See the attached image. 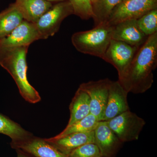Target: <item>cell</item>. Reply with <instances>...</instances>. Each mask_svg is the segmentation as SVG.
<instances>
[{"instance_id":"23","label":"cell","mask_w":157,"mask_h":157,"mask_svg":"<svg viewBox=\"0 0 157 157\" xmlns=\"http://www.w3.org/2000/svg\"><path fill=\"white\" fill-rule=\"evenodd\" d=\"M68 157H102L95 144L88 143L79 147L70 154Z\"/></svg>"},{"instance_id":"28","label":"cell","mask_w":157,"mask_h":157,"mask_svg":"<svg viewBox=\"0 0 157 157\" xmlns=\"http://www.w3.org/2000/svg\"><path fill=\"white\" fill-rule=\"evenodd\" d=\"M91 1H92V0H91Z\"/></svg>"},{"instance_id":"24","label":"cell","mask_w":157,"mask_h":157,"mask_svg":"<svg viewBox=\"0 0 157 157\" xmlns=\"http://www.w3.org/2000/svg\"><path fill=\"white\" fill-rule=\"evenodd\" d=\"M17 157H29L25 152L20 150L17 149Z\"/></svg>"},{"instance_id":"15","label":"cell","mask_w":157,"mask_h":157,"mask_svg":"<svg viewBox=\"0 0 157 157\" xmlns=\"http://www.w3.org/2000/svg\"><path fill=\"white\" fill-rule=\"evenodd\" d=\"M14 4L24 19L33 23L52 6L51 2L46 0H16Z\"/></svg>"},{"instance_id":"20","label":"cell","mask_w":157,"mask_h":157,"mask_svg":"<svg viewBox=\"0 0 157 157\" xmlns=\"http://www.w3.org/2000/svg\"><path fill=\"white\" fill-rule=\"evenodd\" d=\"M99 121L95 116L90 113L82 119L66 127L61 133L51 138L58 139L73 133L92 132Z\"/></svg>"},{"instance_id":"3","label":"cell","mask_w":157,"mask_h":157,"mask_svg":"<svg viewBox=\"0 0 157 157\" xmlns=\"http://www.w3.org/2000/svg\"><path fill=\"white\" fill-rule=\"evenodd\" d=\"M112 30L107 23L102 24L89 30L76 32L71 42L79 52L102 59L112 40Z\"/></svg>"},{"instance_id":"27","label":"cell","mask_w":157,"mask_h":157,"mask_svg":"<svg viewBox=\"0 0 157 157\" xmlns=\"http://www.w3.org/2000/svg\"><path fill=\"white\" fill-rule=\"evenodd\" d=\"M126 1V0H124L123 1Z\"/></svg>"},{"instance_id":"10","label":"cell","mask_w":157,"mask_h":157,"mask_svg":"<svg viewBox=\"0 0 157 157\" xmlns=\"http://www.w3.org/2000/svg\"><path fill=\"white\" fill-rule=\"evenodd\" d=\"M94 143L102 157H113L121 147V142L108 126L107 121H99L94 130Z\"/></svg>"},{"instance_id":"13","label":"cell","mask_w":157,"mask_h":157,"mask_svg":"<svg viewBox=\"0 0 157 157\" xmlns=\"http://www.w3.org/2000/svg\"><path fill=\"white\" fill-rule=\"evenodd\" d=\"M138 28L137 19L127 20L113 26L112 39L140 47L147 39Z\"/></svg>"},{"instance_id":"22","label":"cell","mask_w":157,"mask_h":157,"mask_svg":"<svg viewBox=\"0 0 157 157\" xmlns=\"http://www.w3.org/2000/svg\"><path fill=\"white\" fill-rule=\"evenodd\" d=\"M72 8L73 14L81 19L88 20L94 16L93 3L91 0H69Z\"/></svg>"},{"instance_id":"4","label":"cell","mask_w":157,"mask_h":157,"mask_svg":"<svg viewBox=\"0 0 157 157\" xmlns=\"http://www.w3.org/2000/svg\"><path fill=\"white\" fill-rule=\"evenodd\" d=\"M107 122L122 143L138 140L146 124L143 118L130 109Z\"/></svg>"},{"instance_id":"9","label":"cell","mask_w":157,"mask_h":157,"mask_svg":"<svg viewBox=\"0 0 157 157\" xmlns=\"http://www.w3.org/2000/svg\"><path fill=\"white\" fill-rule=\"evenodd\" d=\"M128 94L118 80L111 81L107 104L101 121H108L121 113L129 110Z\"/></svg>"},{"instance_id":"16","label":"cell","mask_w":157,"mask_h":157,"mask_svg":"<svg viewBox=\"0 0 157 157\" xmlns=\"http://www.w3.org/2000/svg\"><path fill=\"white\" fill-rule=\"evenodd\" d=\"M70 118L67 126L82 119L90 113V99L87 93L78 87L69 107Z\"/></svg>"},{"instance_id":"2","label":"cell","mask_w":157,"mask_h":157,"mask_svg":"<svg viewBox=\"0 0 157 157\" xmlns=\"http://www.w3.org/2000/svg\"><path fill=\"white\" fill-rule=\"evenodd\" d=\"M29 47L0 46V66L14 79L22 98L27 102L35 104L41 101V97L27 78L26 57Z\"/></svg>"},{"instance_id":"21","label":"cell","mask_w":157,"mask_h":157,"mask_svg":"<svg viewBox=\"0 0 157 157\" xmlns=\"http://www.w3.org/2000/svg\"><path fill=\"white\" fill-rule=\"evenodd\" d=\"M138 28L147 37L157 33V10L153 9L137 19Z\"/></svg>"},{"instance_id":"7","label":"cell","mask_w":157,"mask_h":157,"mask_svg":"<svg viewBox=\"0 0 157 157\" xmlns=\"http://www.w3.org/2000/svg\"><path fill=\"white\" fill-rule=\"evenodd\" d=\"M140 47L112 39L102 59L115 68L119 78L124 73Z\"/></svg>"},{"instance_id":"14","label":"cell","mask_w":157,"mask_h":157,"mask_svg":"<svg viewBox=\"0 0 157 157\" xmlns=\"http://www.w3.org/2000/svg\"><path fill=\"white\" fill-rule=\"evenodd\" d=\"M64 154L69 155L79 147L88 143H94V131L70 134L58 139H45Z\"/></svg>"},{"instance_id":"17","label":"cell","mask_w":157,"mask_h":157,"mask_svg":"<svg viewBox=\"0 0 157 157\" xmlns=\"http://www.w3.org/2000/svg\"><path fill=\"white\" fill-rule=\"evenodd\" d=\"M22 14L14 4L0 13V40L6 38L24 20Z\"/></svg>"},{"instance_id":"5","label":"cell","mask_w":157,"mask_h":157,"mask_svg":"<svg viewBox=\"0 0 157 157\" xmlns=\"http://www.w3.org/2000/svg\"><path fill=\"white\" fill-rule=\"evenodd\" d=\"M72 14L73 9L69 1L52 6L35 23L40 39L53 36L58 32L63 20Z\"/></svg>"},{"instance_id":"25","label":"cell","mask_w":157,"mask_h":157,"mask_svg":"<svg viewBox=\"0 0 157 157\" xmlns=\"http://www.w3.org/2000/svg\"><path fill=\"white\" fill-rule=\"evenodd\" d=\"M46 1H48L49 2H65V1H67V0H46Z\"/></svg>"},{"instance_id":"8","label":"cell","mask_w":157,"mask_h":157,"mask_svg":"<svg viewBox=\"0 0 157 157\" xmlns=\"http://www.w3.org/2000/svg\"><path fill=\"white\" fill-rule=\"evenodd\" d=\"M111 81L106 78L82 83L79 86L88 95L90 113L95 116L99 121L103 119Z\"/></svg>"},{"instance_id":"11","label":"cell","mask_w":157,"mask_h":157,"mask_svg":"<svg viewBox=\"0 0 157 157\" xmlns=\"http://www.w3.org/2000/svg\"><path fill=\"white\" fill-rule=\"evenodd\" d=\"M11 146L35 157H68L45 139L32 135L24 140L11 142Z\"/></svg>"},{"instance_id":"6","label":"cell","mask_w":157,"mask_h":157,"mask_svg":"<svg viewBox=\"0 0 157 157\" xmlns=\"http://www.w3.org/2000/svg\"><path fill=\"white\" fill-rule=\"evenodd\" d=\"M157 9V0H126L114 8L107 23L113 26L127 20L137 19Z\"/></svg>"},{"instance_id":"19","label":"cell","mask_w":157,"mask_h":157,"mask_svg":"<svg viewBox=\"0 0 157 157\" xmlns=\"http://www.w3.org/2000/svg\"><path fill=\"white\" fill-rule=\"evenodd\" d=\"M124 0H96L93 4L94 25L106 23L113 10Z\"/></svg>"},{"instance_id":"12","label":"cell","mask_w":157,"mask_h":157,"mask_svg":"<svg viewBox=\"0 0 157 157\" xmlns=\"http://www.w3.org/2000/svg\"><path fill=\"white\" fill-rule=\"evenodd\" d=\"M40 39L36 24L24 20L10 35L0 40V46L11 47L29 46Z\"/></svg>"},{"instance_id":"26","label":"cell","mask_w":157,"mask_h":157,"mask_svg":"<svg viewBox=\"0 0 157 157\" xmlns=\"http://www.w3.org/2000/svg\"><path fill=\"white\" fill-rule=\"evenodd\" d=\"M96 0H92V2L93 4H94Z\"/></svg>"},{"instance_id":"1","label":"cell","mask_w":157,"mask_h":157,"mask_svg":"<svg viewBox=\"0 0 157 157\" xmlns=\"http://www.w3.org/2000/svg\"><path fill=\"white\" fill-rule=\"evenodd\" d=\"M157 65V33L147 37L118 81L128 93L143 94L154 82Z\"/></svg>"},{"instance_id":"18","label":"cell","mask_w":157,"mask_h":157,"mask_svg":"<svg viewBox=\"0 0 157 157\" xmlns=\"http://www.w3.org/2000/svg\"><path fill=\"white\" fill-rule=\"evenodd\" d=\"M0 134L9 136L11 142H17L26 139L33 135L14 121L0 113Z\"/></svg>"}]
</instances>
